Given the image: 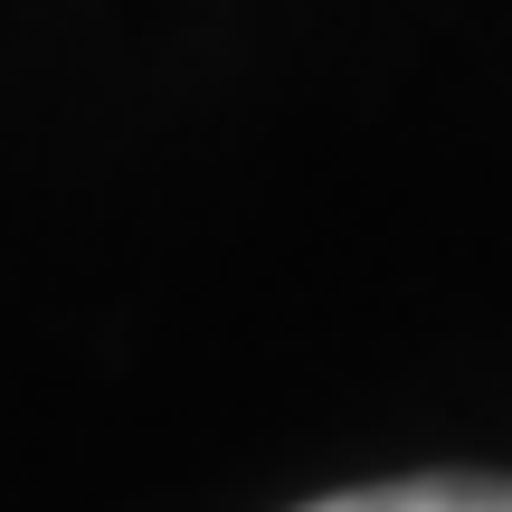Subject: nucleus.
Masks as SVG:
<instances>
[{
  "label": "nucleus",
  "instance_id": "obj_1",
  "mask_svg": "<svg viewBox=\"0 0 512 512\" xmlns=\"http://www.w3.org/2000/svg\"><path fill=\"white\" fill-rule=\"evenodd\" d=\"M304 512H512V484L494 475H418V484H361V494H323Z\"/></svg>",
  "mask_w": 512,
  "mask_h": 512
}]
</instances>
